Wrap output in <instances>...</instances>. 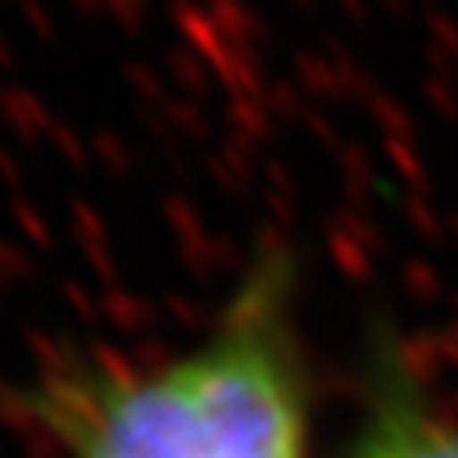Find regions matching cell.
Segmentation results:
<instances>
[{
	"instance_id": "cell-1",
	"label": "cell",
	"mask_w": 458,
	"mask_h": 458,
	"mask_svg": "<svg viewBox=\"0 0 458 458\" xmlns=\"http://www.w3.org/2000/svg\"><path fill=\"white\" fill-rule=\"evenodd\" d=\"M50 424L73 458H306V370L291 267L260 260L203 348L153 375L57 386Z\"/></svg>"
},
{
	"instance_id": "cell-2",
	"label": "cell",
	"mask_w": 458,
	"mask_h": 458,
	"mask_svg": "<svg viewBox=\"0 0 458 458\" xmlns=\"http://www.w3.org/2000/svg\"><path fill=\"white\" fill-rule=\"evenodd\" d=\"M348 458H458V420L424 394L397 355H386Z\"/></svg>"
}]
</instances>
